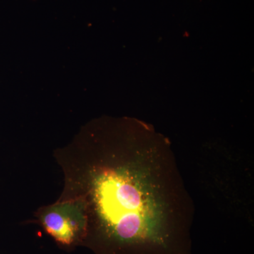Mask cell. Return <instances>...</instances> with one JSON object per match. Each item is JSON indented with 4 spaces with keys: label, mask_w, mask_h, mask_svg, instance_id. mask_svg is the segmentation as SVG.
I'll use <instances>...</instances> for the list:
<instances>
[{
    "label": "cell",
    "mask_w": 254,
    "mask_h": 254,
    "mask_svg": "<svg viewBox=\"0 0 254 254\" xmlns=\"http://www.w3.org/2000/svg\"><path fill=\"white\" fill-rule=\"evenodd\" d=\"M41 222L57 242L64 245H73L86 232V206L80 200L51 205L43 210Z\"/></svg>",
    "instance_id": "cell-1"
},
{
    "label": "cell",
    "mask_w": 254,
    "mask_h": 254,
    "mask_svg": "<svg viewBox=\"0 0 254 254\" xmlns=\"http://www.w3.org/2000/svg\"><path fill=\"white\" fill-rule=\"evenodd\" d=\"M101 190L105 208L108 213L116 215L113 220L123 214L138 213L142 208L141 193L128 182L108 180L103 183Z\"/></svg>",
    "instance_id": "cell-2"
},
{
    "label": "cell",
    "mask_w": 254,
    "mask_h": 254,
    "mask_svg": "<svg viewBox=\"0 0 254 254\" xmlns=\"http://www.w3.org/2000/svg\"><path fill=\"white\" fill-rule=\"evenodd\" d=\"M114 233L119 240L130 242L139 238L144 230V221L141 214H123L113 220Z\"/></svg>",
    "instance_id": "cell-3"
}]
</instances>
